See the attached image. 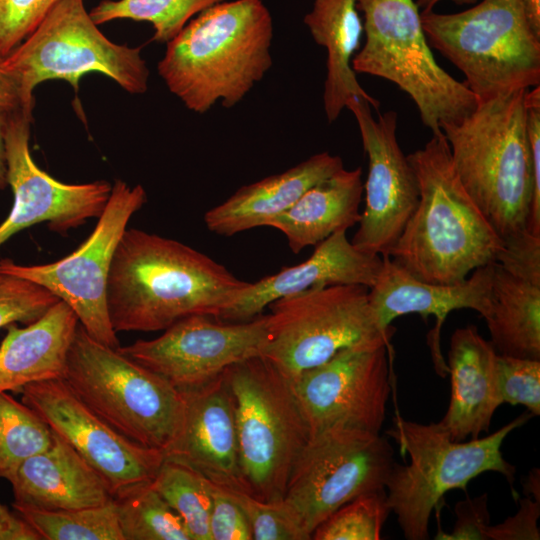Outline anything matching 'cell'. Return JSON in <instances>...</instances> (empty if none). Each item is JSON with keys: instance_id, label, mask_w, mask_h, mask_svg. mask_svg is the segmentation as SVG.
Masks as SVG:
<instances>
[{"instance_id": "cell-20", "label": "cell", "mask_w": 540, "mask_h": 540, "mask_svg": "<svg viewBox=\"0 0 540 540\" xmlns=\"http://www.w3.org/2000/svg\"><path fill=\"white\" fill-rule=\"evenodd\" d=\"M382 268L375 284L369 288V303L379 325L388 329L397 317L416 313L424 320L433 315L435 328L429 333L428 344L437 373L444 377L447 364L440 350V331L449 313L472 309L483 318L490 308L492 263L479 267L469 278L455 284H435L419 280L382 256Z\"/></svg>"}, {"instance_id": "cell-14", "label": "cell", "mask_w": 540, "mask_h": 540, "mask_svg": "<svg viewBox=\"0 0 540 540\" xmlns=\"http://www.w3.org/2000/svg\"><path fill=\"white\" fill-rule=\"evenodd\" d=\"M267 334V314L244 322L191 315L157 338L139 339L118 349L185 392L209 383L235 363L261 355Z\"/></svg>"}, {"instance_id": "cell-21", "label": "cell", "mask_w": 540, "mask_h": 540, "mask_svg": "<svg viewBox=\"0 0 540 540\" xmlns=\"http://www.w3.org/2000/svg\"><path fill=\"white\" fill-rule=\"evenodd\" d=\"M181 393L182 427L165 458L192 467L220 488L246 492L239 465L234 399L224 374Z\"/></svg>"}, {"instance_id": "cell-9", "label": "cell", "mask_w": 540, "mask_h": 540, "mask_svg": "<svg viewBox=\"0 0 540 540\" xmlns=\"http://www.w3.org/2000/svg\"><path fill=\"white\" fill-rule=\"evenodd\" d=\"M356 7L364 15L365 43L352 59L354 72L396 84L414 101L432 134L476 108L477 98L465 82L437 64L416 2L356 0Z\"/></svg>"}, {"instance_id": "cell-12", "label": "cell", "mask_w": 540, "mask_h": 540, "mask_svg": "<svg viewBox=\"0 0 540 540\" xmlns=\"http://www.w3.org/2000/svg\"><path fill=\"white\" fill-rule=\"evenodd\" d=\"M393 450L379 433L334 426L311 435L290 475L283 500L305 531L314 530L355 497L385 489Z\"/></svg>"}, {"instance_id": "cell-8", "label": "cell", "mask_w": 540, "mask_h": 540, "mask_svg": "<svg viewBox=\"0 0 540 540\" xmlns=\"http://www.w3.org/2000/svg\"><path fill=\"white\" fill-rule=\"evenodd\" d=\"M428 43L466 77L478 102L540 86V38L522 0H482L465 11L421 13Z\"/></svg>"}, {"instance_id": "cell-6", "label": "cell", "mask_w": 540, "mask_h": 540, "mask_svg": "<svg viewBox=\"0 0 540 540\" xmlns=\"http://www.w3.org/2000/svg\"><path fill=\"white\" fill-rule=\"evenodd\" d=\"M118 348L95 340L79 323L63 380L117 432L165 455L182 427L183 395Z\"/></svg>"}, {"instance_id": "cell-32", "label": "cell", "mask_w": 540, "mask_h": 540, "mask_svg": "<svg viewBox=\"0 0 540 540\" xmlns=\"http://www.w3.org/2000/svg\"><path fill=\"white\" fill-rule=\"evenodd\" d=\"M226 0H103L90 15L97 25L129 19L149 22L153 39L167 43L205 9Z\"/></svg>"}, {"instance_id": "cell-40", "label": "cell", "mask_w": 540, "mask_h": 540, "mask_svg": "<svg viewBox=\"0 0 540 540\" xmlns=\"http://www.w3.org/2000/svg\"><path fill=\"white\" fill-rule=\"evenodd\" d=\"M525 104L526 130L534 178V192L527 222V231L540 237V86L526 91Z\"/></svg>"}, {"instance_id": "cell-3", "label": "cell", "mask_w": 540, "mask_h": 540, "mask_svg": "<svg viewBox=\"0 0 540 540\" xmlns=\"http://www.w3.org/2000/svg\"><path fill=\"white\" fill-rule=\"evenodd\" d=\"M407 158L419 201L387 256L419 280L462 282L494 262L504 242L460 182L443 132Z\"/></svg>"}, {"instance_id": "cell-11", "label": "cell", "mask_w": 540, "mask_h": 540, "mask_svg": "<svg viewBox=\"0 0 540 540\" xmlns=\"http://www.w3.org/2000/svg\"><path fill=\"white\" fill-rule=\"evenodd\" d=\"M368 293L363 285L339 284L273 301L261 356L293 381L343 349L390 345L394 329L379 325Z\"/></svg>"}, {"instance_id": "cell-42", "label": "cell", "mask_w": 540, "mask_h": 540, "mask_svg": "<svg viewBox=\"0 0 540 540\" xmlns=\"http://www.w3.org/2000/svg\"><path fill=\"white\" fill-rule=\"evenodd\" d=\"M540 501L530 496L520 500L518 512L497 525H489L487 540H538L540 539L537 520L540 515Z\"/></svg>"}, {"instance_id": "cell-5", "label": "cell", "mask_w": 540, "mask_h": 540, "mask_svg": "<svg viewBox=\"0 0 540 540\" xmlns=\"http://www.w3.org/2000/svg\"><path fill=\"white\" fill-rule=\"evenodd\" d=\"M530 416L523 413L488 436L464 442L451 439L440 421L423 424L397 415L386 434L410 461L392 464L385 491L404 537L428 539L432 511L439 509L445 493L465 490L469 481L482 473H500L513 487L515 466L504 459L501 446Z\"/></svg>"}, {"instance_id": "cell-7", "label": "cell", "mask_w": 540, "mask_h": 540, "mask_svg": "<svg viewBox=\"0 0 540 540\" xmlns=\"http://www.w3.org/2000/svg\"><path fill=\"white\" fill-rule=\"evenodd\" d=\"M223 374L234 399L246 493L265 502L283 500L311 437L292 382L261 355L235 363Z\"/></svg>"}, {"instance_id": "cell-45", "label": "cell", "mask_w": 540, "mask_h": 540, "mask_svg": "<svg viewBox=\"0 0 540 540\" xmlns=\"http://www.w3.org/2000/svg\"><path fill=\"white\" fill-rule=\"evenodd\" d=\"M8 112L0 108V190L8 186L5 132Z\"/></svg>"}, {"instance_id": "cell-26", "label": "cell", "mask_w": 540, "mask_h": 540, "mask_svg": "<svg viewBox=\"0 0 540 540\" xmlns=\"http://www.w3.org/2000/svg\"><path fill=\"white\" fill-rule=\"evenodd\" d=\"M78 324L74 311L59 300L26 327L6 326L0 344V393L21 392L28 384L63 378Z\"/></svg>"}, {"instance_id": "cell-39", "label": "cell", "mask_w": 540, "mask_h": 540, "mask_svg": "<svg viewBox=\"0 0 540 540\" xmlns=\"http://www.w3.org/2000/svg\"><path fill=\"white\" fill-rule=\"evenodd\" d=\"M210 540H252L247 517L236 499L216 485L209 519Z\"/></svg>"}, {"instance_id": "cell-37", "label": "cell", "mask_w": 540, "mask_h": 540, "mask_svg": "<svg viewBox=\"0 0 540 540\" xmlns=\"http://www.w3.org/2000/svg\"><path fill=\"white\" fill-rule=\"evenodd\" d=\"M497 373L503 403L521 404L540 415V360L498 354Z\"/></svg>"}, {"instance_id": "cell-15", "label": "cell", "mask_w": 540, "mask_h": 540, "mask_svg": "<svg viewBox=\"0 0 540 540\" xmlns=\"http://www.w3.org/2000/svg\"><path fill=\"white\" fill-rule=\"evenodd\" d=\"M390 349L346 348L291 381L311 435L334 426L379 433L390 394Z\"/></svg>"}, {"instance_id": "cell-19", "label": "cell", "mask_w": 540, "mask_h": 540, "mask_svg": "<svg viewBox=\"0 0 540 540\" xmlns=\"http://www.w3.org/2000/svg\"><path fill=\"white\" fill-rule=\"evenodd\" d=\"M500 355L540 360V237L504 242L492 262L490 308L483 318Z\"/></svg>"}, {"instance_id": "cell-25", "label": "cell", "mask_w": 540, "mask_h": 540, "mask_svg": "<svg viewBox=\"0 0 540 540\" xmlns=\"http://www.w3.org/2000/svg\"><path fill=\"white\" fill-rule=\"evenodd\" d=\"M342 168L339 156L317 153L286 171L242 186L205 213V225L209 231L223 236L266 226L269 220L288 210L306 190Z\"/></svg>"}, {"instance_id": "cell-2", "label": "cell", "mask_w": 540, "mask_h": 540, "mask_svg": "<svg viewBox=\"0 0 540 540\" xmlns=\"http://www.w3.org/2000/svg\"><path fill=\"white\" fill-rule=\"evenodd\" d=\"M273 19L262 0L213 5L170 41L157 71L187 109L232 108L271 69Z\"/></svg>"}, {"instance_id": "cell-1", "label": "cell", "mask_w": 540, "mask_h": 540, "mask_svg": "<svg viewBox=\"0 0 540 540\" xmlns=\"http://www.w3.org/2000/svg\"><path fill=\"white\" fill-rule=\"evenodd\" d=\"M248 283L186 244L126 228L112 259L106 306L116 333L161 331L191 315L218 318Z\"/></svg>"}, {"instance_id": "cell-28", "label": "cell", "mask_w": 540, "mask_h": 540, "mask_svg": "<svg viewBox=\"0 0 540 540\" xmlns=\"http://www.w3.org/2000/svg\"><path fill=\"white\" fill-rule=\"evenodd\" d=\"M363 195L362 168H342L316 183L266 226L285 235L294 254L358 224Z\"/></svg>"}, {"instance_id": "cell-43", "label": "cell", "mask_w": 540, "mask_h": 540, "mask_svg": "<svg viewBox=\"0 0 540 540\" xmlns=\"http://www.w3.org/2000/svg\"><path fill=\"white\" fill-rule=\"evenodd\" d=\"M0 540H41L35 530L19 515L0 503Z\"/></svg>"}, {"instance_id": "cell-30", "label": "cell", "mask_w": 540, "mask_h": 540, "mask_svg": "<svg viewBox=\"0 0 540 540\" xmlns=\"http://www.w3.org/2000/svg\"><path fill=\"white\" fill-rule=\"evenodd\" d=\"M124 540H191L179 515L150 483L114 496Z\"/></svg>"}, {"instance_id": "cell-48", "label": "cell", "mask_w": 540, "mask_h": 540, "mask_svg": "<svg viewBox=\"0 0 540 540\" xmlns=\"http://www.w3.org/2000/svg\"><path fill=\"white\" fill-rule=\"evenodd\" d=\"M441 0H417L416 5L422 9L421 13L433 11L434 6ZM458 5L475 4L477 0H451Z\"/></svg>"}, {"instance_id": "cell-17", "label": "cell", "mask_w": 540, "mask_h": 540, "mask_svg": "<svg viewBox=\"0 0 540 540\" xmlns=\"http://www.w3.org/2000/svg\"><path fill=\"white\" fill-rule=\"evenodd\" d=\"M20 393L22 402L108 481L114 496L156 476L164 453L117 432L63 378L28 384Z\"/></svg>"}, {"instance_id": "cell-35", "label": "cell", "mask_w": 540, "mask_h": 540, "mask_svg": "<svg viewBox=\"0 0 540 540\" xmlns=\"http://www.w3.org/2000/svg\"><path fill=\"white\" fill-rule=\"evenodd\" d=\"M228 492L242 507L250 525L252 540L311 539L284 500L265 502L246 492Z\"/></svg>"}, {"instance_id": "cell-33", "label": "cell", "mask_w": 540, "mask_h": 540, "mask_svg": "<svg viewBox=\"0 0 540 540\" xmlns=\"http://www.w3.org/2000/svg\"><path fill=\"white\" fill-rule=\"evenodd\" d=\"M51 442L52 430L30 407L0 393V477L9 480L24 460Z\"/></svg>"}, {"instance_id": "cell-34", "label": "cell", "mask_w": 540, "mask_h": 540, "mask_svg": "<svg viewBox=\"0 0 540 540\" xmlns=\"http://www.w3.org/2000/svg\"><path fill=\"white\" fill-rule=\"evenodd\" d=\"M390 512L385 489L361 494L334 511L311 539L379 540Z\"/></svg>"}, {"instance_id": "cell-36", "label": "cell", "mask_w": 540, "mask_h": 540, "mask_svg": "<svg viewBox=\"0 0 540 540\" xmlns=\"http://www.w3.org/2000/svg\"><path fill=\"white\" fill-rule=\"evenodd\" d=\"M59 300L37 283L0 271V328L16 322L30 324Z\"/></svg>"}, {"instance_id": "cell-27", "label": "cell", "mask_w": 540, "mask_h": 540, "mask_svg": "<svg viewBox=\"0 0 540 540\" xmlns=\"http://www.w3.org/2000/svg\"><path fill=\"white\" fill-rule=\"evenodd\" d=\"M303 22L327 52L323 105L328 122H334L355 97L378 110L379 101L361 87L351 66L363 32L356 0H314Z\"/></svg>"}, {"instance_id": "cell-41", "label": "cell", "mask_w": 540, "mask_h": 540, "mask_svg": "<svg viewBox=\"0 0 540 540\" xmlns=\"http://www.w3.org/2000/svg\"><path fill=\"white\" fill-rule=\"evenodd\" d=\"M456 521L450 533L440 528L434 539L438 540H487L489 527L488 496L467 497L455 505Z\"/></svg>"}, {"instance_id": "cell-46", "label": "cell", "mask_w": 540, "mask_h": 540, "mask_svg": "<svg viewBox=\"0 0 540 540\" xmlns=\"http://www.w3.org/2000/svg\"><path fill=\"white\" fill-rule=\"evenodd\" d=\"M522 6L527 24L540 38V0H522Z\"/></svg>"}, {"instance_id": "cell-10", "label": "cell", "mask_w": 540, "mask_h": 540, "mask_svg": "<svg viewBox=\"0 0 540 540\" xmlns=\"http://www.w3.org/2000/svg\"><path fill=\"white\" fill-rule=\"evenodd\" d=\"M1 63L29 108L34 106L33 91L40 83L60 79L78 91L81 77L90 72L111 78L131 94L148 89L149 69L141 48L108 39L84 0H59Z\"/></svg>"}, {"instance_id": "cell-38", "label": "cell", "mask_w": 540, "mask_h": 540, "mask_svg": "<svg viewBox=\"0 0 540 540\" xmlns=\"http://www.w3.org/2000/svg\"><path fill=\"white\" fill-rule=\"evenodd\" d=\"M59 0H0V60L8 56Z\"/></svg>"}, {"instance_id": "cell-22", "label": "cell", "mask_w": 540, "mask_h": 540, "mask_svg": "<svg viewBox=\"0 0 540 540\" xmlns=\"http://www.w3.org/2000/svg\"><path fill=\"white\" fill-rule=\"evenodd\" d=\"M382 258L358 250L346 231L336 232L316 245L300 264L248 283L235 302L216 318L244 322L262 314L273 301L311 288L356 284L371 288L381 271Z\"/></svg>"}, {"instance_id": "cell-18", "label": "cell", "mask_w": 540, "mask_h": 540, "mask_svg": "<svg viewBox=\"0 0 540 540\" xmlns=\"http://www.w3.org/2000/svg\"><path fill=\"white\" fill-rule=\"evenodd\" d=\"M348 108L355 116L368 156L363 192L365 206L351 243L371 255H388L419 201L416 174L396 137L397 113L375 120L370 104L355 97Z\"/></svg>"}, {"instance_id": "cell-29", "label": "cell", "mask_w": 540, "mask_h": 540, "mask_svg": "<svg viewBox=\"0 0 540 540\" xmlns=\"http://www.w3.org/2000/svg\"><path fill=\"white\" fill-rule=\"evenodd\" d=\"M151 485L182 519L191 540H210L214 484L209 479L182 462L165 458Z\"/></svg>"}, {"instance_id": "cell-47", "label": "cell", "mask_w": 540, "mask_h": 540, "mask_svg": "<svg viewBox=\"0 0 540 540\" xmlns=\"http://www.w3.org/2000/svg\"><path fill=\"white\" fill-rule=\"evenodd\" d=\"M525 493L532 494L535 500L540 501L539 497V469H534L529 474L526 483L524 485Z\"/></svg>"}, {"instance_id": "cell-16", "label": "cell", "mask_w": 540, "mask_h": 540, "mask_svg": "<svg viewBox=\"0 0 540 540\" xmlns=\"http://www.w3.org/2000/svg\"><path fill=\"white\" fill-rule=\"evenodd\" d=\"M32 109L9 111L5 144L7 179L14 202L0 224V247L16 233L46 222L65 234L103 212L112 190L105 180L68 184L56 180L34 162L29 148Z\"/></svg>"}, {"instance_id": "cell-24", "label": "cell", "mask_w": 540, "mask_h": 540, "mask_svg": "<svg viewBox=\"0 0 540 540\" xmlns=\"http://www.w3.org/2000/svg\"><path fill=\"white\" fill-rule=\"evenodd\" d=\"M497 356L492 343L475 325L454 331L448 353L451 396L440 423L451 439L464 441L489 431L495 411L503 403L498 383Z\"/></svg>"}, {"instance_id": "cell-13", "label": "cell", "mask_w": 540, "mask_h": 540, "mask_svg": "<svg viewBox=\"0 0 540 540\" xmlns=\"http://www.w3.org/2000/svg\"><path fill=\"white\" fill-rule=\"evenodd\" d=\"M147 200L138 184L115 180L109 200L90 234L74 252L48 264L20 265L0 260V271L37 283L65 302L95 340L120 347L106 306V289L112 259L130 218Z\"/></svg>"}, {"instance_id": "cell-4", "label": "cell", "mask_w": 540, "mask_h": 540, "mask_svg": "<svg viewBox=\"0 0 540 540\" xmlns=\"http://www.w3.org/2000/svg\"><path fill=\"white\" fill-rule=\"evenodd\" d=\"M527 90L478 102L466 117L440 127L460 182L503 242L527 232L534 192Z\"/></svg>"}, {"instance_id": "cell-31", "label": "cell", "mask_w": 540, "mask_h": 540, "mask_svg": "<svg viewBox=\"0 0 540 540\" xmlns=\"http://www.w3.org/2000/svg\"><path fill=\"white\" fill-rule=\"evenodd\" d=\"M13 507L41 540H124L114 499L104 505L71 510Z\"/></svg>"}, {"instance_id": "cell-44", "label": "cell", "mask_w": 540, "mask_h": 540, "mask_svg": "<svg viewBox=\"0 0 540 540\" xmlns=\"http://www.w3.org/2000/svg\"><path fill=\"white\" fill-rule=\"evenodd\" d=\"M0 108L13 111L24 106L19 87L11 74L3 67L0 60Z\"/></svg>"}, {"instance_id": "cell-23", "label": "cell", "mask_w": 540, "mask_h": 540, "mask_svg": "<svg viewBox=\"0 0 540 540\" xmlns=\"http://www.w3.org/2000/svg\"><path fill=\"white\" fill-rule=\"evenodd\" d=\"M8 481L15 505L37 509H80L114 499L108 481L53 431L49 447L24 460Z\"/></svg>"}]
</instances>
